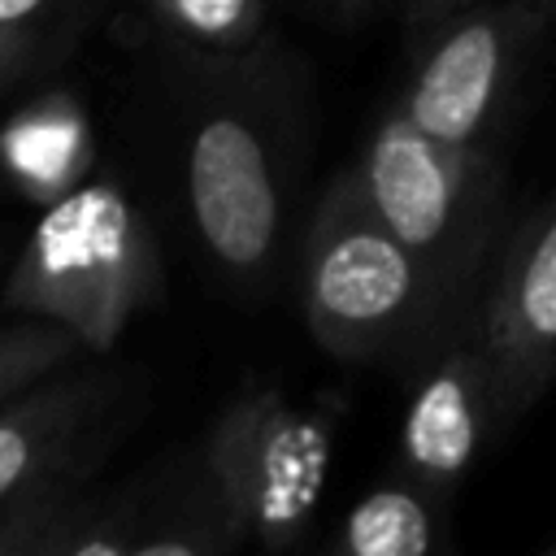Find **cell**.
<instances>
[{"instance_id":"1","label":"cell","mask_w":556,"mask_h":556,"mask_svg":"<svg viewBox=\"0 0 556 556\" xmlns=\"http://www.w3.org/2000/svg\"><path fill=\"white\" fill-rule=\"evenodd\" d=\"M300 304L313 339L339 361H374L439 326L447 300L434 274L378 222L356 169L317 204L300 261Z\"/></svg>"},{"instance_id":"2","label":"cell","mask_w":556,"mask_h":556,"mask_svg":"<svg viewBox=\"0 0 556 556\" xmlns=\"http://www.w3.org/2000/svg\"><path fill=\"white\" fill-rule=\"evenodd\" d=\"M156 278V243L139 208L113 182H87L39 222L4 300L65 326L83 348H113Z\"/></svg>"},{"instance_id":"3","label":"cell","mask_w":556,"mask_h":556,"mask_svg":"<svg viewBox=\"0 0 556 556\" xmlns=\"http://www.w3.org/2000/svg\"><path fill=\"white\" fill-rule=\"evenodd\" d=\"M200 478L235 543L295 547L326 495L330 430L282 387H248L208 426Z\"/></svg>"},{"instance_id":"4","label":"cell","mask_w":556,"mask_h":556,"mask_svg":"<svg viewBox=\"0 0 556 556\" xmlns=\"http://www.w3.org/2000/svg\"><path fill=\"white\" fill-rule=\"evenodd\" d=\"M361 191L378 222L434 274L452 300L482 252L491 217V165L478 143H443L400 109L378 122L356 165Z\"/></svg>"},{"instance_id":"5","label":"cell","mask_w":556,"mask_h":556,"mask_svg":"<svg viewBox=\"0 0 556 556\" xmlns=\"http://www.w3.org/2000/svg\"><path fill=\"white\" fill-rule=\"evenodd\" d=\"M187 213L222 274L256 282L282 239V174L265 122L213 100L187 130Z\"/></svg>"},{"instance_id":"6","label":"cell","mask_w":556,"mask_h":556,"mask_svg":"<svg viewBox=\"0 0 556 556\" xmlns=\"http://www.w3.org/2000/svg\"><path fill=\"white\" fill-rule=\"evenodd\" d=\"M552 17L556 0H500L465 9L421 39L426 52L408 78L400 113L443 143H478Z\"/></svg>"},{"instance_id":"7","label":"cell","mask_w":556,"mask_h":556,"mask_svg":"<svg viewBox=\"0 0 556 556\" xmlns=\"http://www.w3.org/2000/svg\"><path fill=\"white\" fill-rule=\"evenodd\" d=\"M478 348L495 421L521 417L556 378V204L508 252L482 313Z\"/></svg>"},{"instance_id":"8","label":"cell","mask_w":556,"mask_h":556,"mask_svg":"<svg viewBox=\"0 0 556 556\" xmlns=\"http://www.w3.org/2000/svg\"><path fill=\"white\" fill-rule=\"evenodd\" d=\"M113 374H48L0 400V517L61 482H74L109 426Z\"/></svg>"},{"instance_id":"9","label":"cell","mask_w":556,"mask_h":556,"mask_svg":"<svg viewBox=\"0 0 556 556\" xmlns=\"http://www.w3.org/2000/svg\"><path fill=\"white\" fill-rule=\"evenodd\" d=\"M491 421H495L491 378H486L478 339L447 343L434 356V365L421 374L417 391L408 395L404 426H400L404 473L417 486H426L434 500L456 491Z\"/></svg>"},{"instance_id":"10","label":"cell","mask_w":556,"mask_h":556,"mask_svg":"<svg viewBox=\"0 0 556 556\" xmlns=\"http://www.w3.org/2000/svg\"><path fill=\"white\" fill-rule=\"evenodd\" d=\"M87 9L91 0H0V104L61 61Z\"/></svg>"},{"instance_id":"11","label":"cell","mask_w":556,"mask_h":556,"mask_svg":"<svg viewBox=\"0 0 556 556\" xmlns=\"http://www.w3.org/2000/svg\"><path fill=\"white\" fill-rule=\"evenodd\" d=\"M434 495L426 486L387 482L374 486L339 526L334 547L343 556H426L434 547Z\"/></svg>"},{"instance_id":"12","label":"cell","mask_w":556,"mask_h":556,"mask_svg":"<svg viewBox=\"0 0 556 556\" xmlns=\"http://www.w3.org/2000/svg\"><path fill=\"white\" fill-rule=\"evenodd\" d=\"M152 17L195 48H243L261 35L265 0H148Z\"/></svg>"},{"instance_id":"13","label":"cell","mask_w":556,"mask_h":556,"mask_svg":"<svg viewBox=\"0 0 556 556\" xmlns=\"http://www.w3.org/2000/svg\"><path fill=\"white\" fill-rule=\"evenodd\" d=\"M78 352H83V343L56 321L26 317L17 326H0V400L65 369Z\"/></svg>"},{"instance_id":"14","label":"cell","mask_w":556,"mask_h":556,"mask_svg":"<svg viewBox=\"0 0 556 556\" xmlns=\"http://www.w3.org/2000/svg\"><path fill=\"white\" fill-rule=\"evenodd\" d=\"M473 4L478 0H408V30L417 39H430L439 26H447L452 17H460Z\"/></svg>"},{"instance_id":"15","label":"cell","mask_w":556,"mask_h":556,"mask_svg":"<svg viewBox=\"0 0 556 556\" xmlns=\"http://www.w3.org/2000/svg\"><path fill=\"white\" fill-rule=\"evenodd\" d=\"M552 552H556V547H552Z\"/></svg>"}]
</instances>
